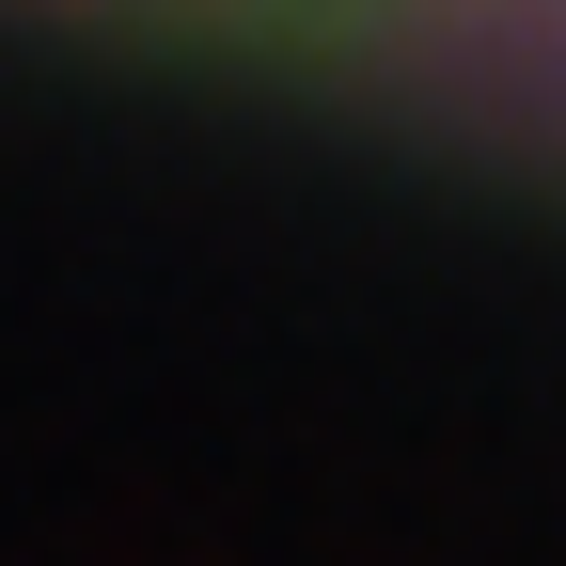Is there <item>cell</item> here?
<instances>
[{"instance_id":"6da1fadb","label":"cell","mask_w":566,"mask_h":566,"mask_svg":"<svg viewBox=\"0 0 566 566\" xmlns=\"http://www.w3.org/2000/svg\"><path fill=\"white\" fill-rule=\"evenodd\" d=\"M0 17H63L158 63H268L457 142L504 189H566V0H0Z\"/></svg>"}]
</instances>
